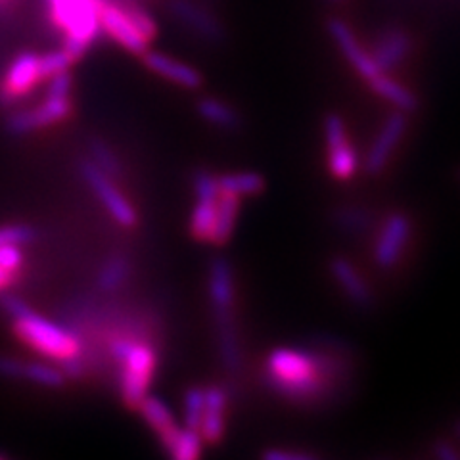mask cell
Instances as JSON below:
<instances>
[{"label": "cell", "instance_id": "cell-35", "mask_svg": "<svg viewBox=\"0 0 460 460\" xmlns=\"http://www.w3.org/2000/svg\"><path fill=\"white\" fill-rule=\"evenodd\" d=\"M25 363L10 355H0V376L3 378H23Z\"/></svg>", "mask_w": 460, "mask_h": 460}, {"label": "cell", "instance_id": "cell-29", "mask_svg": "<svg viewBox=\"0 0 460 460\" xmlns=\"http://www.w3.org/2000/svg\"><path fill=\"white\" fill-rule=\"evenodd\" d=\"M204 407H206L204 390H201V387H189L184 394V426L199 431Z\"/></svg>", "mask_w": 460, "mask_h": 460}, {"label": "cell", "instance_id": "cell-40", "mask_svg": "<svg viewBox=\"0 0 460 460\" xmlns=\"http://www.w3.org/2000/svg\"><path fill=\"white\" fill-rule=\"evenodd\" d=\"M13 277H16V272H10L4 267H0V292H4L6 288L13 282Z\"/></svg>", "mask_w": 460, "mask_h": 460}, {"label": "cell", "instance_id": "cell-11", "mask_svg": "<svg viewBox=\"0 0 460 460\" xmlns=\"http://www.w3.org/2000/svg\"><path fill=\"white\" fill-rule=\"evenodd\" d=\"M100 25H102V31H106L115 42H119L125 50L133 54H144L148 50L150 40L140 33V29L121 6L102 3L100 6Z\"/></svg>", "mask_w": 460, "mask_h": 460}, {"label": "cell", "instance_id": "cell-2", "mask_svg": "<svg viewBox=\"0 0 460 460\" xmlns=\"http://www.w3.org/2000/svg\"><path fill=\"white\" fill-rule=\"evenodd\" d=\"M50 22L64 31V50L77 62L102 31V0H47Z\"/></svg>", "mask_w": 460, "mask_h": 460}, {"label": "cell", "instance_id": "cell-37", "mask_svg": "<svg viewBox=\"0 0 460 460\" xmlns=\"http://www.w3.org/2000/svg\"><path fill=\"white\" fill-rule=\"evenodd\" d=\"M267 460H311L314 455L304 451H282V449H269L263 453Z\"/></svg>", "mask_w": 460, "mask_h": 460}, {"label": "cell", "instance_id": "cell-16", "mask_svg": "<svg viewBox=\"0 0 460 460\" xmlns=\"http://www.w3.org/2000/svg\"><path fill=\"white\" fill-rule=\"evenodd\" d=\"M42 81L39 71V56L33 52H22L13 58L6 69L3 81V93L8 98H20Z\"/></svg>", "mask_w": 460, "mask_h": 460}, {"label": "cell", "instance_id": "cell-32", "mask_svg": "<svg viewBox=\"0 0 460 460\" xmlns=\"http://www.w3.org/2000/svg\"><path fill=\"white\" fill-rule=\"evenodd\" d=\"M33 238H35V230L27 225L0 226V246H10V243L25 246V243L33 242Z\"/></svg>", "mask_w": 460, "mask_h": 460}, {"label": "cell", "instance_id": "cell-41", "mask_svg": "<svg viewBox=\"0 0 460 460\" xmlns=\"http://www.w3.org/2000/svg\"><path fill=\"white\" fill-rule=\"evenodd\" d=\"M13 3H16V0H0V10L10 6V4H13Z\"/></svg>", "mask_w": 460, "mask_h": 460}, {"label": "cell", "instance_id": "cell-3", "mask_svg": "<svg viewBox=\"0 0 460 460\" xmlns=\"http://www.w3.org/2000/svg\"><path fill=\"white\" fill-rule=\"evenodd\" d=\"M110 353L123 367L121 372V395L128 407H138L146 397L155 368V353L146 343L127 338H115L110 341Z\"/></svg>", "mask_w": 460, "mask_h": 460}, {"label": "cell", "instance_id": "cell-24", "mask_svg": "<svg viewBox=\"0 0 460 460\" xmlns=\"http://www.w3.org/2000/svg\"><path fill=\"white\" fill-rule=\"evenodd\" d=\"M219 190L226 194H234L238 198L243 196H257L265 189V181L257 172H228V175L217 177Z\"/></svg>", "mask_w": 460, "mask_h": 460}, {"label": "cell", "instance_id": "cell-30", "mask_svg": "<svg viewBox=\"0 0 460 460\" xmlns=\"http://www.w3.org/2000/svg\"><path fill=\"white\" fill-rule=\"evenodd\" d=\"M71 64H74V58H71L64 49L50 50L45 56H39L40 79H50L52 75L60 74V71H67Z\"/></svg>", "mask_w": 460, "mask_h": 460}, {"label": "cell", "instance_id": "cell-22", "mask_svg": "<svg viewBox=\"0 0 460 460\" xmlns=\"http://www.w3.org/2000/svg\"><path fill=\"white\" fill-rule=\"evenodd\" d=\"M368 84L380 98H384L385 102L394 104L401 111H412L416 110V106H419V100H416V96L407 89V86H402L401 83L387 77L385 74H380L374 79H370Z\"/></svg>", "mask_w": 460, "mask_h": 460}, {"label": "cell", "instance_id": "cell-14", "mask_svg": "<svg viewBox=\"0 0 460 460\" xmlns=\"http://www.w3.org/2000/svg\"><path fill=\"white\" fill-rule=\"evenodd\" d=\"M412 47L411 35L401 27H387L378 35L376 42L372 47V60L378 66L380 71L387 74V71L395 69L405 58L409 56Z\"/></svg>", "mask_w": 460, "mask_h": 460}, {"label": "cell", "instance_id": "cell-33", "mask_svg": "<svg viewBox=\"0 0 460 460\" xmlns=\"http://www.w3.org/2000/svg\"><path fill=\"white\" fill-rule=\"evenodd\" d=\"M71 86H74V79H71L69 71H60V74H56L49 79L47 96L67 98L71 93Z\"/></svg>", "mask_w": 460, "mask_h": 460}, {"label": "cell", "instance_id": "cell-17", "mask_svg": "<svg viewBox=\"0 0 460 460\" xmlns=\"http://www.w3.org/2000/svg\"><path fill=\"white\" fill-rule=\"evenodd\" d=\"M330 272L340 284L343 294L348 296L351 304L357 307H370L374 304V296L367 280L361 277V272L355 269V265L345 257H334L330 261Z\"/></svg>", "mask_w": 460, "mask_h": 460}, {"label": "cell", "instance_id": "cell-43", "mask_svg": "<svg viewBox=\"0 0 460 460\" xmlns=\"http://www.w3.org/2000/svg\"><path fill=\"white\" fill-rule=\"evenodd\" d=\"M458 436H460V426H458Z\"/></svg>", "mask_w": 460, "mask_h": 460}, {"label": "cell", "instance_id": "cell-18", "mask_svg": "<svg viewBox=\"0 0 460 460\" xmlns=\"http://www.w3.org/2000/svg\"><path fill=\"white\" fill-rule=\"evenodd\" d=\"M144 64H146L154 71V74L162 75L167 81L175 83L179 86H184V89H199L201 83H204L198 69H194L189 64H182V62L175 60V58H171L162 52L146 50L144 52Z\"/></svg>", "mask_w": 460, "mask_h": 460}, {"label": "cell", "instance_id": "cell-13", "mask_svg": "<svg viewBox=\"0 0 460 460\" xmlns=\"http://www.w3.org/2000/svg\"><path fill=\"white\" fill-rule=\"evenodd\" d=\"M326 27H328L330 37H332L336 40V45L340 47L341 54L348 58V62L357 69V74L361 75L367 83L376 75L384 74V71H380L378 66L374 64L370 52H367L361 47V42L355 39L351 29L345 25L341 20H336V18L328 20Z\"/></svg>", "mask_w": 460, "mask_h": 460}, {"label": "cell", "instance_id": "cell-31", "mask_svg": "<svg viewBox=\"0 0 460 460\" xmlns=\"http://www.w3.org/2000/svg\"><path fill=\"white\" fill-rule=\"evenodd\" d=\"M334 219L345 233H361L370 225V213L361 208H343L336 213Z\"/></svg>", "mask_w": 460, "mask_h": 460}, {"label": "cell", "instance_id": "cell-20", "mask_svg": "<svg viewBox=\"0 0 460 460\" xmlns=\"http://www.w3.org/2000/svg\"><path fill=\"white\" fill-rule=\"evenodd\" d=\"M137 409H140L142 419L146 420V424L155 431L162 445H165L172 438V434L179 429L175 419H172L171 409L160 397L146 394V397L138 402Z\"/></svg>", "mask_w": 460, "mask_h": 460}, {"label": "cell", "instance_id": "cell-1", "mask_svg": "<svg viewBox=\"0 0 460 460\" xmlns=\"http://www.w3.org/2000/svg\"><path fill=\"white\" fill-rule=\"evenodd\" d=\"M263 378L282 399L319 409L332 402L351 380L349 355L334 348H280L265 363Z\"/></svg>", "mask_w": 460, "mask_h": 460}, {"label": "cell", "instance_id": "cell-26", "mask_svg": "<svg viewBox=\"0 0 460 460\" xmlns=\"http://www.w3.org/2000/svg\"><path fill=\"white\" fill-rule=\"evenodd\" d=\"M128 272H131V265H128L123 255H115L108 259L102 270L98 272V288L102 292H115L119 290L123 282L128 279Z\"/></svg>", "mask_w": 460, "mask_h": 460}, {"label": "cell", "instance_id": "cell-42", "mask_svg": "<svg viewBox=\"0 0 460 460\" xmlns=\"http://www.w3.org/2000/svg\"><path fill=\"white\" fill-rule=\"evenodd\" d=\"M3 458H6V455H3V453H0V460H3Z\"/></svg>", "mask_w": 460, "mask_h": 460}, {"label": "cell", "instance_id": "cell-25", "mask_svg": "<svg viewBox=\"0 0 460 460\" xmlns=\"http://www.w3.org/2000/svg\"><path fill=\"white\" fill-rule=\"evenodd\" d=\"M198 111L206 121L225 128V131H234L240 127V115L217 98H201L198 102Z\"/></svg>", "mask_w": 460, "mask_h": 460}, {"label": "cell", "instance_id": "cell-4", "mask_svg": "<svg viewBox=\"0 0 460 460\" xmlns=\"http://www.w3.org/2000/svg\"><path fill=\"white\" fill-rule=\"evenodd\" d=\"M13 332L29 348L56 361L79 353V340L67 328L45 319L31 309L13 319Z\"/></svg>", "mask_w": 460, "mask_h": 460}, {"label": "cell", "instance_id": "cell-39", "mask_svg": "<svg viewBox=\"0 0 460 460\" xmlns=\"http://www.w3.org/2000/svg\"><path fill=\"white\" fill-rule=\"evenodd\" d=\"M436 456L445 460H455L460 456V453L449 443H436Z\"/></svg>", "mask_w": 460, "mask_h": 460}, {"label": "cell", "instance_id": "cell-10", "mask_svg": "<svg viewBox=\"0 0 460 460\" xmlns=\"http://www.w3.org/2000/svg\"><path fill=\"white\" fill-rule=\"evenodd\" d=\"M71 113V100L47 96L45 102L33 110H20L6 119V131L12 137L29 135L58 121H64Z\"/></svg>", "mask_w": 460, "mask_h": 460}, {"label": "cell", "instance_id": "cell-15", "mask_svg": "<svg viewBox=\"0 0 460 460\" xmlns=\"http://www.w3.org/2000/svg\"><path fill=\"white\" fill-rule=\"evenodd\" d=\"M169 10L172 13V18H177L181 23L192 29V31H196L206 40L217 42L225 37V31L221 23L217 22V18H213L209 12L194 4L192 0H171Z\"/></svg>", "mask_w": 460, "mask_h": 460}, {"label": "cell", "instance_id": "cell-21", "mask_svg": "<svg viewBox=\"0 0 460 460\" xmlns=\"http://www.w3.org/2000/svg\"><path fill=\"white\" fill-rule=\"evenodd\" d=\"M240 211V198L234 194L221 192L217 199V215H215V225L211 233V243L215 246H225L233 238L236 219Z\"/></svg>", "mask_w": 460, "mask_h": 460}, {"label": "cell", "instance_id": "cell-36", "mask_svg": "<svg viewBox=\"0 0 460 460\" xmlns=\"http://www.w3.org/2000/svg\"><path fill=\"white\" fill-rule=\"evenodd\" d=\"M0 307H3L12 319H18V316H22L23 313H27L29 307L23 299H20L18 296L13 294H0Z\"/></svg>", "mask_w": 460, "mask_h": 460}, {"label": "cell", "instance_id": "cell-5", "mask_svg": "<svg viewBox=\"0 0 460 460\" xmlns=\"http://www.w3.org/2000/svg\"><path fill=\"white\" fill-rule=\"evenodd\" d=\"M81 175L84 179V182L91 186L94 190V194L98 196L100 204L106 208V211L111 215V219L115 223H119L121 226H135L137 225V211L119 190L118 186L113 184L111 177H108L106 172L96 167L91 160L81 164Z\"/></svg>", "mask_w": 460, "mask_h": 460}, {"label": "cell", "instance_id": "cell-7", "mask_svg": "<svg viewBox=\"0 0 460 460\" xmlns=\"http://www.w3.org/2000/svg\"><path fill=\"white\" fill-rule=\"evenodd\" d=\"M411 233L412 225L407 213L395 211L387 215L376 238V246H374V261L380 269H394L401 261L402 252L411 240Z\"/></svg>", "mask_w": 460, "mask_h": 460}, {"label": "cell", "instance_id": "cell-34", "mask_svg": "<svg viewBox=\"0 0 460 460\" xmlns=\"http://www.w3.org/2000/svg\"><path fill=\"white\" fill-rule=\"evenodd\" d=\"M23 263V253L16 243L10 246H0V267H4L10 272H16Z\"/></svg>", "mask_w": 460, "mask_h": 460}, {"label": "cell", "instance_id": "cell-9", "mask_svg": "<svg viewBox=\"0 0 460 460\" xmlns=\"http://www.w3.org/2000/svg\"><path fill=\"white\" fill-rule=\"evenodd\" d=\"M209 299L217 321V332L236 330L233 319L234 307V277L233 267L225 259H213L209 267Z\"/></svg>", "mask_w": 460, "mask_h": 460}, {"label": "cell", "instance_id": "cell-23", "mask_svg": "<svg viewBox=\"0 0 460 460\" xmlns=\"http://www.w3.org/2000/svg\"><path fill=\"white\" fill-rule=\"evenodd\" d=\"M201 445H204V438H201L199 431L184 426L172 434V438L164 447L167 455H171L175 460H194L201 455Z\"/></svg>", "mask_w": 460, "mask_h": 460}, {"label": "cell", "instance_id": "cell-19", "mask_svg": "<svg viewBox=\"0 0 460 460\" xmlns=\"http://www.w3.org/2000/svg\"><path fill=\"white\" fill-rule=\"evenodd\" d=\"M204 394H206V407H204V416H201L199 434L208 443H217L225 434V412L228 405V397L223 387L219 385L206 387Z\"/></svg>", "mask_w": 460, "mask_h": 460}, {"label": "cell", "instance_id": "cell-8", "mask_svg": "<svg viewBox=\"0 0 460 460\" xmlns=\"http://www.w3.org/2000/svg\"><path fill=\"white\" fill-rule=\"evenodd\" d=\"M324 137L328 148V169L338 181H349L357 171V154L349 144L348 131L340 115L330 113L324 119Z\"/></svg>", "mask_w": 460, "mask_h": 460}, {"label": "cell", "instance_id": "cell-38", "mask_svg": "<svg viewBox=\"0 0 460 460\" xmlns=\"http://www.w3.org/2000/svg\"><path fill=\"white\" fill-rule=\"evenodd\" d=\"M62 365V372L66 374V376H71V378H77L79 374L83 372V365L77 358V355H71V357H66L60 361Z\"/></svg>", "mask_w": 460, "mask_h": 460}, {"label": "cell", "instance_id": "cell-12", "mask_svg": "<svg viewBox=\"0 0 460 460\" xmlns=\"http://www.w3.org/2000/svg\"><path fill=\"white\" fill-rule=\"evenodd\" d=\"M407 131V118L405 111L397 110L395 113H392L390 118L385 119L380 135L374 140L372 148L368 152L367 157V172L372 177H378L384 172L385 165L390 164V157L394 154V150L397 148V144L401 142L402 135Z\"/></svg>", "mask_w": 460, "mask_h": 460}, {"label": "cell", "instance_id": "cell-27", "mask_svg": "<svg viewBox=\"0 0 460 460\" xmlns=\"http://www.w3.org/2000/svg\"><path fill=\"white\" fill-rule=\"evenodd\" d=\"M91 148V162L102 169L108 177L118 179L121 175V164L119 157L108 146L102 138H91L89 142Z\"/></svg>", "mask_w": 460, "mask_h": 460}, {"label": "cell", "instance_id": "cell-28", "mask_svg": "<svg viewBox=\"0 0 460 460\" xmlns=\"http://www.w3.org/2000/svg\"><path fill=\"white\" fill-rule=\"evenodd\" d=\"M23 378L31 380L42 387H50V390H58V387L64 385L66 380V374L56 368L50 367L47 363H25V370H23Z\"/></svg>", "mask_w": 460, "mask_h": 460}, {"label": "cell", "instance_id": "cell-6", "mask_svg": "<svg viewBox=\"0 0 460 460\" xmlns=\"http://www.w3.org/2000/svg\"><path fill=\"white\" fill-rule=\"evenodd\" d=\"M194 194L196 206L190 215V234L199 242H209L221 194L217 177L209 171H198L194 177Z\"/></svg>", "mask_w": 460, "mask_h": 460}]
</instances>
